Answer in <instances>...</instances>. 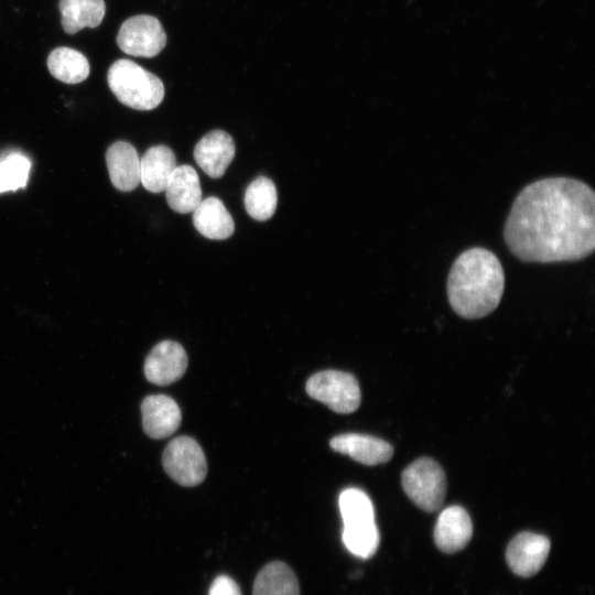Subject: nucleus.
Masks as SVG:
<instances>
[{
  "instance_id": "1",
  "label": "nucleus",
  "mask_w": 595,
  "mask_h": 595,
  "mask_svg": "<svg viewBox=\"0 0 595 595\" xmlns=\"http://www.w3.org/2000/svg\"><path fill=\"white\" fill-rule=\"evenodd\" d=\"M504 238L524 262L577 261L595 248V193L583 181L555 176L528 184L507 217Z\"/></svg>"
},
{
  "instance_id": "2",
  "label": "nucleus",
  "mask_w": 595,
  "mask_h": 595,
  "mask_svg": "<svg viewBox=\"0 0 595 595\" xmlns=\"http://www.w3.org/2000/svg\"><path fill=\"white\" fill-rule=\"evenodd\" d=\"M505 273L497 256L482 247L463 251L453 262L446 282L448 302L461 317L475 320L500 303Z\"/></svg>"
},
{
  "instance_id": "3",
  "label": "nucleus",
  "mask_w": 595,
  "mask_h": 595,
  "mask_svg": "<svg viewBox=\"0 0 595 595\" xmlns=\"http://www.w3.org/2000/svg\"><path fill=\"white\" fill-rule=\"evenodd\" d=\"M108 86L116 98L137 110H152L164 97L161 79L130 60H118L109 67Z\"/></svg>"
},
{
  "instance_id": "4",
  "label": "nucleus",
  "mask_w": 595,
  "mask_h": 595,
  "mask_svg": "<svg viewBox=\"0 0 595 595\" xmlns=\"http://www.w3.org/2000/svg\"><path fill=\"white\" fill-rule=\"evenodd\" d=\"M401 482L407 496L422 510L433 512L442 507L446 477L434 459L418 458L403 470Z\"/></svg>"
},
{
  "instance_id": "5",
  "label": "nucleus",
  "mask_w": 595,
  "mask_h": 595,
  "mask_svg": "<svg viewBox=\"0 0 595 595\" xmlns=\"http://www.w3.org/2000/svg\"><path fill=\"white\" fill-rule=\"evenodd\" d=\"M306 393L326 404L332 411L348 414L360 405L358 381L350 372L323 370L311 376L305 385Z\"/></svg>"
},
{
  "instance_id": "6",
  "label": "nucleus",
  "mask_w": 595,
  "mask_h": 595,
  "mask_svg": "<svg viewBox=\"0 0 595 595\" xmlns=\"http://www.w3.org/2000/svg\"><path fill=\"white\" fill-rule=\"evenodd\" d=\"M162 464L165 473L184 487L199 485L207 474L204 452L190 436L173 439L164 448Z\"/></svg>"
},
{
  "instance_id": "7",
  "label": "nucleus",
  "mask_w": 595,
  "mask_h": 595,
  "mask_svg": "<svg viewBox=\"0 0 595 595\" xmlns=\"http://www.w3.org/2000/svg\"><path fill=\"white\" fill-rule=\"evenodd\" d=\"M117 43L120 50L129 55L153 57L164 48L166 35L156 18L140 14L122 23Z\"/></svg>"
},
{
  "instance_id": "8",
  "label": "nucleus",
  "mask_w": 595,
  "mask_h": 595,
  "mask_svg": "<svg viewBox=\"0 0 595 595\" xmlns=\"http://www.w3.org/2000/svg\"><path fill=\"white\" fill-rule=\"evenodd\" d=\"M550 547V540L542 534L528 531L520 532L507 547V563L516 575L521 577L533 576L543 567Z\"/></svg>"
},
{
  "instance_id": "9",
  "label": "nucleus",
  "mask_w": 595,
  "mask_h": 595,
  "mask_svg": "<svg viewBox=\"0 0 595 595\" xmlns=\"http://www.w3.org/2000/svg\"><path fill=\"white\" fill-rule=\"evenodd\" d=\"M187 355L181 344L163 340L156 344L144 361L145 378L158 386L181 379L187 368Z\"/></svg>"
},
{
  "instance_id": "10",
  "label": "nucleus",
  "mask_w": 595,
  "mask_h": 595,
  "mask_svg": "<svg viewBox=\"0 0 595 595\" xmlns=\"http://www.w3.org/2000/svg\"><path fill=\"white\" fill-rule=\"evenodd\" d=\"M142 426L154 440L172 435L180 426L181 410L172 398L164 394L145 397L141 402Z\"/></svg>"
},
{
  "instance_id": "11",
  "label": "nucleus",
  "mask_w": 595,
  "mask_h": 595,
  "mask_svg": "<svg viewBox=\"0 0 595 595\" xmlns=\"http://www.w3.org/2000/svg\"><path fill=\"white\" fill-rule=\"evenodd\" d=\"M232 138L223 130L206 133L194 148L197 165L210 177L223 176L235 156Z\"/></svg>"
},
{
  "instance_id": "12",
  "label": "nucleus",
  "mask_w": 595,
  "mask_h": 595,
  "mask_svg": "<svg viewBox=\"0 0 595 595\" xmlns=\"http://www.w3.org/2000/svg\"><path fill=\"white\" fill-rule=\"evenodd\" d=\"M473 536V523L461 506H450L439 516L434 528V542L444 553L463 550Z\"/></svg>"
},
{
  "instance_id": "13",
  "label": "nucleus",
  "mask_w": 595,
  "mask_h": 595,
  "mask_svg": "<svg viewBox=\"0 0 595 595\" xmlns=\"http://www.w3.org/2000/svg\"><path fill=\"white\" fill-rule=\"evenodd\" d=\"M329 446L333 451L368 466L386 463L393 455L392 446L385 440L358 433L336 435L331 439Z\"/></svg>"
},
{
  "instance_id": "14",
  "label": "nucleus",
  "mask_w": 595,
  "mask_h": 595,
  "mask_svg": "<svg viewBox=\"0 0 595 595\" xmlns=\"http://www.w3.org/2000/svg\"><path fill=\"white\" fill-rule=\"evenodd\" d=\"M112 185L122 192L133 191L140 183V158L134 147L126 141L112 143L106 152Z\"/></svg>"
},
{
  "instance_id": "15",
  "label": "nucleus",
  "mask_w": 595,
  "mask_h": 595,
  "mask_svg": "<svg viewBox=\"0 0 595 595\" xmlns=\"http://www.w3.org/2000/svg\"><path fill=\"white\" fill-rule=\"evenodd\" d=\"M169 206L176 213H192L202 201L198 174L191 165L176 166L165 188Z\"/></svg>"
},
{
  "instance_id": "16",
  "label": "nucleus",
  "mask_w": 595,
  "mask_h": 595,
  "mask_svg": "<svg viewBox=\"0 0 595 595\" xmlns=\"http://www.w3.org/2000/svg\"><path fill=\"white\" fill-rule=\"evenodd\" d=\"M176 166L175 154L169 147H151L140 159V182L149 192L161 193Z\"/></svg>"
},
{
  "instance_id": "17",
  "label": "nucleus",
  "mask_w": 595,
  "mask_h": 595,
  "mask_svg": "<svg viewBox=\"0 0 595 595\" xmlns=\"http://www.w3.org/2000/svg\"><path fill=\"white\" fill-rule=\"evenodd\" d=\"M192 213L193 224L204 237L223 240L234 234V219L219 198L210 196L201 201Z\"/></svg>"
},
{
  "instance_id": "18",
  "label": "nucleus",
  "mask_w": 595,
  "mask_h": 595,
  "mask_svg": "<svg viewBox=\"0 0 595 595\" xmlns=\"http://www.w3.org/2000/svg\"><path fill=\"white\" fill-rule=\"evenodd\" d=\"M62 26L68 34H75L82 29L98 26L105 15L104 0H60Z\"/></svg>"
},
{
  "instance_id": "19",
  "label": "nucleus",
  "mask_w": 595,
  "mask_h": 595,
  "mask_svg": "<svg viewBox=\"0 0 595 595\" xmlns=\"http://www.w3.org/2000/svg\"><path fill=\"white\" fill-rule=\"evenodd\" d=\"M252 595H300V585L288 564L273 561L258 573Z\"/></svg>"
},
{
  "instance_id": "20",
  "label": "nucleus",
  "mask_w": 595,
  "mask_h": 595,
  "mask_svg": "<svg viewBox=\"0 0 595 595\" xmlns=\"http://www.w3.org/2000/svg\"><path fill=\"white\" fill-rule=\"evenodd\" d=\"M338 506L344 529L360 530L376 526L375 509L368 495L358 488L343 490Z\"/></svg>"
},
{
  "instance_id": "21",
  "label": "nucleus",
  "mask_w": 595,
  "mask_h": 595,
  "mask_svg": "<svg viewBox=\"0 0 595 595\" xmlns=\"http://www.w3.org/2000/svg\"><path fill=\"white\" fill-rule=\"evenodd\" d=\"M50 73L66 84H77L85 80L90 71L88 60L80 52L71 47H57L47 57Z\"/></svg>"
},
{
  "instance_id": "22",
  "label": "nucleus",
  "mask_w": 595,
  "mask_h": 595,
  "mask_svg": "<svg viewBox=\"0 0 595 595\" xmlns=\"http://www.w3.org/2000/svg\"><path fill=\"white\" fill-rule=\"evenodd\" d=\"M244 203L253 219L262 221L271 218L278 203L274 183L266 176L257 177L247 187Z\"/></svg>"
},
{
  "instance_id": "23",
  "label": "nucleus",
  "mask_w": 595,
  "mask_h": 595,
  "mask_svg": "<svg viewBox=\"0 0 595 595\" xmlns=\"http://www.w3.org/2000/svg\"><path fill=\"white\" fill-rule=\"evenodd\" d=\"M31 169L30 160L12 153L0 161V193L25 187Z\"/></svg>"
},
{
  "instance_id": "24",
  "label": "nucleus",
  "mask_w": 595,
  "mask_h": 595,
  "mask_svg": "<svg viewBox=\"0 0 595 595\" xmlns=\"http://www.w3.org/2000/svg\"><path fill=\"white\" fill-rule=\"evenodd\" d=\"M342 539L347 550L361 559L371 558L376 553L380 542L377 526L364 530L343 529Z\"/></svg>"
},
{
  "instance_id": "25",
  "label": "nucleus",
  "mask_w": 595,
  "mask_h": 595,
  "mask_svg": "<svg viewBox=\"0 0 595 595\" xmlns=\"http://www.w3.org/2000/svg\"><path fill=\"white\" fill-rule=\"evenodd\" d=\"M208 595H241L238 584L227 575L217 576L210 587Z\"/></svg>"
}]
</instances>
